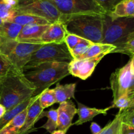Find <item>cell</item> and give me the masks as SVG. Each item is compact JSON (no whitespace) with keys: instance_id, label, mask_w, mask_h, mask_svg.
<instances>
[{"instance_id":"1","label":"cell","mask_w":134,"mask_h":134,"mask_svg":"<svg viewBox=\"0 0 134 134\" xmlns=\"http://www.w3.org/2000/svg\"><path fill=\"white\" fill-rule=\"evenodd\" d=\"M35 91L36 88L25 77L24 73L12 68L0 84V103L9 111L35 96Z\"/></svg>"},{"instance_id":"2","label":"cell","mask_w":134,"mask_h":134,"mask_svg":"<svg viewBox=\"0 0 134 134\" xmlns=\"http://www.w3.org/2000/svg\"><path fill=\"white\" fill-rule=\"evenodd\" d=\"M104 15L85 14L64 17L62 22L67 32L93 43H102L103 39Z\"/></svg>"},{"instance_id":"3","label":"cell","mask_w":134,"mask_h":134,"mask_svg":"<svg viewBox=\"0 0 134 134\" xmlns=\"http://www.w3.org/2000/svg\"><path fill=\"white\" fill-rule=\"evenodd\" d=\"M68 66V63L47 62L30 69L27 73H24L25 77L36 88L35 96L69 75Z\"/></svg>"},{"instance_id":"4","label":"cell","mask_w":134,"mask_h":134,"mask_svg":"<svg viewBox=\"0 0 134 134\" xmlns=\"http://www.w3.org/2000/svg\"><path fill=\"white\" fill-rule=\"evenodd\" d=\"M134 31V17L111 19L107 14L103 16V39L102 43L117 47L126 41Z\"/></svg>"},{"instance_id":"5","label":"cell","mask_w":134,"mask_h":134,"mask_svg":"<svg viewBox=\"0 0 134 134\" xmlns=\"http://www.w3.org/2000/svg\"><path fill=\"white\" fill-rule=\"evenodd\" d=\"M73 60L65 43L43 44L31 56L24 72L47 62L69 63Z\"/></svg>"},{"instance_id":"6","label":"cell","mask_w":134,"mask_h":134,"mask_svg":"<svg viewBox=\"0 0 134 134\" xmlns=\"http://www.w3.org/2000/svg\"><path fill=\"white\" fill-rule=\"evenodd\" d=\"M14 9L16 13L41 17L51 24L62 22L64 18L62 14L48 0H18Z\"/></svg>"},{"instance_id":"7","label":"cell","mask_w":134,"mask_h":134,"mask_svg":"<svg viewBox=\"0 0 134 134\" xmlns=\"http://www.w3.org/2000/svg\"><path fill=\"white\" fill-rule=\"evenodd\" d=\"M110 85L113 101L122 96L134 97V73L131 69L130 61L111 74Z\"/></svg>"},{"instance_id":"8","label":"cell","mask_w":134,"mask_h":134,"mask_svg":"<svg viewBox=\"0 0 134 134\" xmlns=\"http://www.w3.org/2000/svg\"><path fill=\"white\" fill-rule=\"evenodd\" d=\"M64 17L85 14H106L93 0H48Z\"/></svg>"},{"instance_id":"9","label":"cell","mask_w":134,"mask_h":134,"mask_svg":"<svg viewBox=\"0 0 134 134\" xmlns=\"http://www.w3.org/2000/svg\"><path fill=\"white\" fill-rule=\"evenodd\" d=\"M43 44L33 42H18L13 51L7 58L14 69L24 72L25 66L30 62L33 54Z\"/></svg>"},{"instance_id":"10","label":"cell","mask_w":134,"mask_h":134,"mask_svg":"<svg viewBox=\"0 0 134 134\" xmlns=\"http://www.w3.org/2000/svg\"><path fill=\"white\" fill-rule=\"evenodd\" d=\"M107 54V52H103L89 58L73 60L68 66L69 75L82 80L87 79L92 75L99 62Z\"/></svg>"},{"instance_id":"11","label":"cell","mask_w":134,"mask_h":134,"mask_svg":"<svg viewBox=\"0 0 134 134\" xmlns=\"http://www.w3.org/2000/svg\"><path fill=\"white\" fill-rule=\"evenodd\" d=\"M58 111V130L66 133L73 125L72 120L77 113L74 103L71 100L60 103Z\"/></svg>"},{"instance_id":"12","label":"cell","mask_w":134,"mask_h":134,"mask_svg":"<svg viewBox=\"0 0 134 134\" xmlns=\"http://www.w3.org/2000/svg\"><path fill=\"white\" fill-rule=\"evenodd\" d=\"M67 31L61 21L51 24L40 38L42 44L64 43Z\"/></svg>"},{"instance_id":"13","label":"cell","mask_w":134,"mask_h":134,"mask_svg":"<svg viewBox=\"0 0 134 134\" xmlns=\"http://www.w3.org/2000/svg\"><path fill=\"white\" fill-rule=\"evenodd\" d=\"M39 95L37 98L31 102L27 109V114H26V119L24 124L22 126V129L20 131L19 133H23L35 128L34 125L35 123L44 117V115L43 109L40 105L39 100Z\"/></svg>"},{"instance_id":"14","label":"cell","mask_w":134,"mask_h":134,"mask_svg":"<svg viewBox=\"0 0 134 134\" xmlns=\"http://www.w3.org/2000/svg\"><path fill=\"white\" fill-rule=\"evenodd\" d=\"M49 25L31 24L23 26L17 37L16 41L41 43L40 42L41 37Z\"/></svg>"},{"instance_id":"15","label":"cell","mask_w":134,"mask_h":134,"mask_svg":"<svg viewBox=\"0 0 134 134\" xmlns=\"http://www.w3.org/2000/svg\"><path fill=\"white\" fill-rule=\"evenodd\" d=\"M111 109V106L105 109H97L94 107L91 108L78 102L77 113L79 115V119L73 124V125H82L87 122L91 121L95 116L99 115H106L107 114V111Z\"/></svg>"},{"instance_id":"16","label":"cell","mask_w":134,"mask_h":134,"mask_svg":"<svg viewBox=\"0 0 134 134\" xmlns=\"http://www.w3.org/2000/svg\"><path fill=\"white\" fill-rule=\"evenodd\" d=\"M107 15L111 19L134 17V0H122Z\"/></svg>"},{"instance_id":"17","label":"cell","mask_w":134,"mask_h":134,"mask_svg":"<svg viewBox=\"0 0 134 134\" xmlns=\"http://www.w3.org/2000/svg\"><path fill=\"white\" fill-rule=\"evenodd\" d=\"M76 86V83L66 84L64 85L57 83L55 88H54L56 103H61L70 100L71 98L74 99Z\"/></svg>"},{"instance_id":"18","label":"cell","mask_w":134,"mask_h":134,"mask_svg":"<svg viewBox=\"0 0 134 134\" xmlns=\"http://www.w3.org/2000/svg\"><path fill=\"white\" fill-rule=\"evenodd\" d=\"M27 107L17 115L13 120H10L5 126H4L0 130V134L19 133L20 131L24 124L26 114H27Z\"/></svg>"},{"instance_id":"19","label":"cell","mask_w":134,"mask_h":134,"mask_svg":"<svg viewBox=\"0 0 134 134\" xmlns=\"http://www.w3.org/2000/svg\"><path fill=\"white\" fill-rule=\"evenodd\" d=\"M10 22L16 23L22 26L31 24L48 25L51 24L47 20L41 17L29 14H22V13H16L15 16L10 20Z\"/></svg>"},{"instance_id":"20","label":"cell","mask_w":134,"mask_h":134,"mask_svg":"<svg viewBox=\"0 0 134 134\" xmlns=\"http://www.w3.org/2000/svg\"><path fill=\"white\" fill-rule=\"evenodd\" d=\"M37 96L38 95L32 97V98H30V99H27V100L22 102V103L19 104L18 105L16 106L15 107L13 108L12 109L7 111L6 113L5 114V115H4L1 119H0V130H1L4 126H5L10 120H13L17 115H18V114L20 112H22L23 110H24L25 109L27 108L29 106V105H30L31 102H34V101L37 98Z\"/></svg>"},{"instance_id":"21","label":"cell","mask_w":134,"mask_h":134,"mask_svg":"<svg viewBox=\"0 0 134 134\" xmlns=\"http://www.w3.org/2000/svg\"><path fill=\"white\" fill-rule=\"evenodd\" d=\"M23 26L10 22H3L0 27V37L5 39L16 41Z\"/></svg>"},{"instance_id":"22","label":"cell","mask_w":134,"mask_h":134,"mask_svg":"<svg viewBox=\"0 0 134 134\" xmlns=\"http://www.w3.org/2000/svg\"><path fill=\"white\" fill-rule=\"evenodd\" d=\"M115 49H116V47L112 45V44H103V43H93L89 47L86 53L84 54L79 60L94 57V56H98L103 52H107L108 54L113 53V52Z\"/></svg>"},{"instance_id":"23","label":"cell","mask_w":134,"mask_h":134,"mask_svg":"<svg viewBox=\"0 0 134 134\" xmlns=\"http://www.w3.org/2000/svg\"><path fill=\"white\" fill-rule=\"evenodd\" d=\"M122 115L121 111H119L115 119L107 124L103 129L96 134H119L120 126L122 122Z\"/></svg>"},{"instance_id":"24","label":"cell","mask_w":134,"mask_h":134,"mask_svg":"<svg viewBox=\"0 0 134 134\" xmlns=\"http://www.w3.org/2000/svg\"><path fill=\"white\" fill-rule=\"evenodd\" d=\"M44 116H47L48 120L47 122L41 126V128L45 129L49 133L56 130L58 128V111L57 109H51L44 113Z\"/></svg>"},{"instance_id":"25","label":"cell","mask_w":134,"mask_h":134,"mask_svg":"<svg viewBox=\"0 0 134 134\" xmlns=\"http://www.w3.org/2000/svg\"><path fill=\"white\" fill-rule=\"evenodd\" d=\"M40 105L43 109L47 108L56 103L54 89H46L39 94Z\"/></svg>"},{"instance_id":"26","label":"cell","mask_w":134,"mask_h":134,"mask_svg":"<svg viewBox=\"0 0 134 134\" xmlns=\"http://www.w3.org/2000/svg\"><path fill=\"white\" fill-rule=\"evenodd\" d=\"M92 44V42L90 41L85 39H82V41L80 42L74 48L69 51L73 60H79L84 54L86 53L89 47Z\"/></svg>"},{"instance_id":"27","label":"cell","mask_w":134,"mask_h":134,"mask_svg":"<svg viewBox=\"0 0 134 134\" xmlns=\"http://www.w3.org/2000/svg\"><path fill=\"white\" fill-rule=\"evenodd\" d=\"M111 108H118L119 111L128 109L134 107V97L122 96L113 102Z\"/></svg>"},{"instance_id":"28","label":"cell","mask_w":134,"mask_h":134,"mask_svg":"<svg viewBox=\"0 0 134 134\" xmlns=\"http://www.w3.org/2000/svg\"><path fill=\"white\" fill-rule=\"evenodd\" d=\"M113 53L125 54L130 56L134 54V37L118 45Z\"/></svg>"},{"instance_id":"29","label":"cell","mask_w":134,"mask_h":134,"mask_svg":"<svg viewBox=\"0 0 134 134\" xmlns=\"http://www.w3.org/2000/svg\"><path fill=\"white\" fill-rule=\"evenodd\" d=\"M12 68L13 66L9 59L0 53V84L6 78Z\"/></svg>"},{"instance_id":"30","label":"cell","mask_w":134,"mask_h":134,"mask_svg":"<svg viewBox=\"0 0 134 134\" xmlns=\"http://www.w3.org/2000/svg\"><path fill=\"white\" fill-rule=\"evenodd\" d=\"M98 6L102 8L106 14L113 11L116 5L122 0H93Z\"/></svg>"},{"instance_id":"31","label":"cell","mask_w":134,"mask_h":134,"mask_svg":"<svg viewBox=\"0 0 134 134\" xmlns=\"http://www.w3.org/2000/svg\"><path fill=\"white\" fill-rule=\"evenodd\" d=\"M82 39H83V38L77 36L75 34L67 32L64 43L67 45L68 49L71 51L72 48H73L76 45H77L80 42L82 41Z\"/></svg>"},{"instance_id":"32","label":"cell","mask_w":134,"mask_h":134,"mask_svg":"<svg viewBox=\"0 0 134 134\" xmlns=\"http://www.w3.org/2000/svg\"><path fill=\"white\" fill-rule=\"evenodd\" d=\"M120 111L122 115V122L134 126V107Z\"/></svg>"},{"instance_id":"33","label":"cell","mask_w":134,"mask_h":134,"mask_svg":"<svg viewBox=\"0 0 134 134\" xmlns=\"http://www.w3.org/2000/svg\"><path fill=\"white\" fill-rule=\"evenodd\" d=\"M119 134H134V126L122 122Z\"/></svg>"},{"instance_id":"34","label":"cell","mask_w":134,"mask_h":134,"mask_svg":"<svg viewBox=\"0 0 134 134\" xmlns=\"http://www.w3.org/2000/svg\"><path fill=\"white\" fill-rule=\"evenodd\" d=\"M90 130H91V132L92 134H96L98 132H100L102 128L97 123L92 122L91 125H90Z\"/></svg>"},{"instance_id":"35","label":"cell","mask_w":134,"mask_h":134,"mask_svg":"<svg viewBox=\"0 0 134 134\" xmlns=\"http://www.w3.org/2000/svg\"><path fill=\"white\" fill-rule=\"evenodd\" d=\"M18 0H3V2L5 5L10 6L11 7L14 8L18 3Z\"/></svg>"},{"instance_id":"36","label":"cell","mask_w":134,"mask_h":134,"mask_svg":"<svg viewBox=\"0 0 134 134\" xmlns=\"http://www.w3.org/2000/svg\"><path fill=\"white\" fill-rule=\"evenodd\" d=\"M7 109L2 104L0 103V119L3 117L5 115V114L7 113Z\"/></svg>"},{"instance_id":"37","label":"cell","mask_w":134,"mask_h":134,"mask_svg":"<svg viewBox=\"0 0 134 134\" xmlns=\"http://www.w3.org/2000/svg\"><path fill=\"white\" fill-rule=\"evenodd\" d=\"M130 65H131V69H132V72L134 73V54L130 56Z\"/></svg>"},{"instance_id":"38","label":"cell","mask_w":134,"mask_h":134,"mask_svg":"<svg viewBox=\"0 0 134 134\" xmlns=\"http://www.w3.org/2000/svg\"><path fill=\"white\" fill-rule=\"evenodd\" d=\"M51 134H65V133L64 132H63V131L58 130H56V131H54V132H52Z\"/></svg>"},{"instance_id":"39","label":"cell","mask_w":134,"mask_h":134,"mask_svg":"<svg viewBox=\"0 0 134 134\" xmlns=\"http://www.w3.org/2000/svg\"><path fill=\"white\" fill-rule=\"evenodd\" d=\"M37 130V128H34V129H33V130H30V131H27V132H25V133H18V134H29L30 133H31V132H34V131H36Z\"/></svg>"},{"instance_id":"40","label":"cell","mask_w":134,"mask_h":134,"mask_svg":"<svg viewBox=\"0 0 134 134\" xmlns=\"http://www.w3.org/2000/svg\"><path fill=\"white\" fill-rule=\"evenodd\" d=\"M133 37H134V31H133V32H132V34H130V36L128 37V39H127L126 41H128V39H132V38H133Z\"/></svg>"},{"instance_id":"41","label":"cell","mask_w":134,"mask_h":134,"mask_svg":"<svg viewBox=\"0 0 134 134\" xmlns=\"http://www.w3.org/2000/svg\"><path fill=\"white\" fill-rule=\"evenodd\" d=\"M3 4V0H0V8L2 6V5Z\"/></svg>"},{"instance_id":"42","label":"cell","mask_w":134,"mask_h":134,"mask_svg":"<svg viewBox=\"0 0 134 134\" xmlns=\"http://www.w3.org/2000/svg\"><path fill=\"white\" fill-rule=\"evenodd\" d=\"M3 21L2 20H1V18H0V27H1V25L3 24Z\"/></svg>"}]
</instances>
